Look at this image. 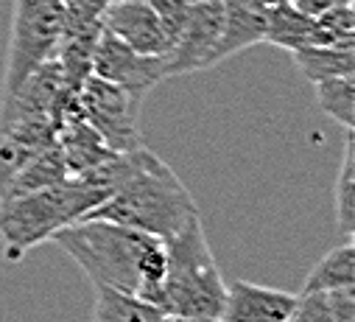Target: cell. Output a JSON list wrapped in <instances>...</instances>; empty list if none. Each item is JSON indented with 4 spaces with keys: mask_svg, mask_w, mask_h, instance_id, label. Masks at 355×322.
Masks as SVG:
<instances>
[{
    "mask_svg": "<svg viewBox=\"0 0 355 322\" xmlns=\"http://www.w3.org/2000/svg\"><path fill=\"white\" fill-rule=\"evenodd\" d=\"M162 322H221V319H210V316H165Z\"/></svg>",
    "mask_w": 355,
    "mask_h": 322,
    "instance_id": "cb8c5ba5",
    "label": "cell"
},
{
    "mask_svg": "<svg viewBox=\"0 0 355 322\" xmlns=\"http://www.w3.org/2000/svg\"><path fill=\"white\" fill-rule=\"evenodd\" d=\"M260 3H266V6H277V3H294V0H260Z\"/></svg>",
    "mask_w": 355,
    "mask_h": 322,
    "instance_id": "484cf974",
    "label": "cell"
},
{
    "mask_svg": "<svg viewBox=\"0 0 355 322\" xmlns=\"http://www.w3.org/2000/svg\"><path fill=\"white\" fill-rule=\"evenodd\" d=\"M137 3H148L151 9H157V6H162V3H168V0H137Z\"/></svg>",
    "mask_w": 355,
    "mask_h": 322,
    "instance_id": "d4e9b609",
    "label": "cell"
},
{
    "mask_svg": "<svg viewBox=\"0 0 355 322\" xmlns=\"http://www.w3.org/2000/svg\"><path fill=\"white\" fill-rule=\"evenodd\" d=\"M327 305L333 322H355V286L327 291Z\"/></svg>",
    "mask_w": 355,
    "mask_h": 322,
    "instance_id": "603a6c76",
    "label": "cell"
},
{
    "mask_svg": "<svg viewBox=\"0 0 355 322\" xmlns=\"http://www.w3.org/2000/svg\"><path fill=\"white\" fill-rule=\"evenodd\" d=\"M297 70L308 78L311 85L324 82L336 76H352L355 73V51L352 45H305L291 51Z\"/></svg>",
    "mask_w": 355,
    "mask_h": 322,
    "instance_id": "9a60e30c",
    "label": "cell"
},
{
    "mask_svg": "<svg viewBox=\"0 0 355 322\" xmlns=\"http://www.w3.org/2000/svg\"><path fill=\"white\" fill-rule=\"evenodd\" d=\"M316 101L327 118L341 124L344 129H355V82L352 76H336L316 82Z\"/></svg>",
    "mask_w": 355,
    "mask_h": 322,
    "instance_id": "44dd1931",
    "label": "cell"
},
{
    "mask_svg": "<svg viewBox=\"0 0 355 322\" xmlns=\"http://www.w3.org/2000/svg\"><path fill=\"white\" fill-rule=\"evenodd\" d=\"M224 6L221 0H191L188 20L165 53V78L191 76L213 67V53L221 37Z\"/></svg>",
    "mask_w": 355,
    "mask_h": 322,
    "instance_id": "ba28073f",
    "label": "cell"
},
{
    "mask_svg": "<svg viewBox=\"0 0 355 322\" xmlns=\"http://www.w3.org/2000/svg\"><path fill=\"white\" fill-rule=\"evenodd\" d=\"M311 20L291 3L269 6V26H266V42H272L283 51H297L311 45Z\"/></svg>",
    "mask_w": 355,
    "mask_h": 322,
    "instance_id": "ac0fdd59",
    "label": "cell"
},
{
    "mask_svg": "<svg viewBox=\"0 0 355 322\" xmlns=\"http://www.w3.org/2000/svg\"><path fill=\"white\" fill-rule=\"evenodd\" d=\"M93 76L118 85L129 96L146 101V96L165 82V56H146L123 45L112 34H101L93 53Z\"/></svg>",
    "mask_w": 355,
    "mask_h": 322,
    "instance_id": "9c48e42d",
    "label": "cell"
},
{
    "mask_svg": "<svg viewBox=\"0 0 355 322\" xmlns=\"http://www.w3.org/2000/svg\"><path fill=\"white\" fill-rule=\"evenodd\" d=\"M165 241V275L148 300L165 316L221 319L227 283L207 244L202 219L196 216Z\"/></svg>",
    "mask_w": 355,
    "mask_h": 322,
    "instance_id": "3957f363",
    "label": "cell"
},
{
    "mask_svg": "<svg viewBox=\"0 0 355 322\" xmlns=\"http://www.w3.org/2000/svg\"><path fill=\"white\" fill-rule=\"evenodd\" d=\"M78 112L90 124L101 140L112 151H132L143 146L140 135V107L143 101L121 90L118 85H110L98 76H87L84 85L76 93Z\"/></svg>",
    "mask_w": 355,
    "mask_h": 322,
    "instance_id": "8992f818",
    "label": "cell"
},
{
    "mask_svg": "<svg viewBox=\"0 0 355 322\" xmlns=\"http://www.w3.org/2000/svg\"><path fill=\"white\" fill-rule=\"evenodd\" d=\"M62 3H67V0H62Z\"/></svg>",
    "mask_w": 355,
    "mask_h": 322,
    "instance_id": "4316f807",
    "label": "cell"
},
{
    "mask_svg": "<svg viewBox=\"0 0 355 322\" xmlns=\"http://www.w3.org/2000/svg\"><path fill=\"white\" fill-rule=\"evenodd\" d=\"M53 244L67 253L96 289L151 300L165 275V241L107 219H81L59 230Z\"/></svg>",
    "mask_w": 355,
    "mask_h": 322,
    "instance_id": "7a4b0ae2",
    "label": "cell"
},
{
    "mask_svg": "<svg viewBox=\"0 0 355 322\" xmlns=\"http://www.w3.org/2000/svg\"><path fill=\"white\" fill-rule=\"evenodd\" d=\"M70 180L110 194L84 219H107L157 238H171L199 216V205L182 180L146 146L112 154L107 163Z\"/></svg>",
    "mask_w": 355,
    "mask_h": 322,
    "instance_id": "6da1fadb",
    "label": "cell"
},
{
    "mask_svg": "<svg viewBox=\"0 0 355 322\" xmlns=\"http://www.w3.org/2000/svg\"><path fill=\"white\" fill-rule=\"evenodd\" d=\"M294 303L297 294L291 291L235 280L224 291L221 322H286Z\"/></svg>",
    "mask_w": 355,
    "mask_h": 322,
    "instance_id": "8fae6325",
    "label": "cell"
},
{
    "mask_svg": "<svg viewBox=\"0 0 355 322\" xmlns=\"http://www.w3.org/2000/svg\"><path fill=\"white\" fill-rule=\"evenodd\" d=\"M110 194L81 180H64L59 185L0 202V241L3 258L20 264L34 247L51 241L59 230L81 221Z\"/></svg>",
    "mask_w": 355,
    "mask_h": 322,
    "instance_id": "277c9868",
    "label": "cell"
},
{
    "mask_svg": "<svg viewBox=\"0 0 355 322\" xmlns=\"http://www.w3.org/2000/svg\"><path fill=\"white\" fill-rule=\"evenodd\" d=\"M56 149H59V154L64 160V169H67L70 177H81L84 171L107 163L112 154H118L101 140V135L90 124L81 118L78 101L62 118V126L56 132Z\"/></svg>",
    "mask_w": 355,
    "mask_h": 322,
    "instance_id": "4fadbf2b",
    "label": "cell"
},
{
    "mask_svg": "<svg viewBox=\"0 0 355 322\" xmlns=\"http://www.w3.org/2000/svg\"><path fill=\"white\" fill-rule=\"evenodd\" d=\"M104 31L146 56H165L171 51V40L159 15L137 0H112L104 12Z\"/></svg>",
    "mask_w": 355,
    "mask_h": 322,
    "instance_id": "30bf717a",
    "label": "cell"
},
{
    "mask_svg": "<svg viewBox=\"0 0 355 322\" xmlns=\"http://www.w3.org/2000/svg\"><path fill=\"white\" fill-rule=\"evenodd\" d=\"M64 26L62 0H15L12 37L6 56V76L0 99L12 96L26 78L48 59H53Z\"/></svg>",
    "mask_w": 355,
    "mask_h": 322,
    "instance_id": "5b68a950",
    "label": "cell"
},
{
    "mask_svg": "<svg viewBox=\"0 0 355 322\" xmlns=\"http://www.w3.org/2000/svg\"><path fill=\"white\" fill-rule=\"evenodd\" d=\"M112 0H67L64 26L56 45V65L67 90L78 93L84 78L93 73V53L104 34V12Z\"/></svg>",
    "mask_w": 355,
    "mask_h": 322,
    "instance_id": "52a82bcc",
    "label": "cell"
},
{
    "mask_svg": "<svg viewBox=\"0 0 355 322\" xmlns=\"http://www.w3.org/2000/svg\"><path fill=\"white\" fill-rule=\"evenodd\" d=\"M70 180L67 169H64V160L53 146L42 149L40 154H34L28 163L20 169V174L9 183V188L3 191L0 202H9V199H17V196H26V194H34V191H42V188H51V185H59Z\"/></svg>",
    "mask_w": 355,
    "mask_h": 322,
    "instance_id": "5bb4252c",
    "label": "cell"
},
{
    "mask_svg": "<svg viewBox=\"0 0 355 322\" xmlns=\"http://www.w3.org/2000/svg\"><path fill=\"white\" fill-rule=\"evenodd\" d=\"M344 286H355V244L349 238L316 261L302 283V291H333Z\"/></svg>",
    "mask_w": 355,
    "mask_h": 322,
    "instance_id": "2e32d148",
    "label": "cell"
},
{
    "mask_svg": "<svg viewBox=\"0 0 355 322\" xmlns=\"http://www.w3.org/2000/svg\"><path fill=\"white\" fill-rule=\"evenodd\" d=\"M221 6L224 23L213 53V67L252 45L266 42V26H269V6L260 0H221Z\"/></svg>",
    "mask_w": 355,
    "mask_h": 322,
    "instance_id": "7c38bea8",
    "label": "cell"
},
{
    "mask_svg": "<svg viewBox=\"0 0 355 322\" xmlns=\"http://www.w3.org/2000/svg\"><path fill=\"white\" fill-rule=\"evenodd\" d=\"M355 42V12L349 0H338L311 20V45H352Z\"/></svg>",
    "mask_w": 355,
    "mask_h": 322,
    "instance_id": "ffe728a7",
    "label": "cell"
},
{
    "mask_svg": "<svg viewBox=\"0 0 355 322\" xmlns=\"http://www.w3.org/2000/svg\"><path fill=\"white\" fill-rule=\"evenodd\" d=\"M165 314L154 308L151 303L112 291V289H96V308H93V322H162Z\"/></svg>",
    "mask_w": 355,
    "mask_h": 322,
    "instance_id": "e0dca14e",
    "label": "cell"
},
{
    "mask_svg": "<svg viewBox=\"0 0 355 322\" xmlns=\"http://www.w3.org/2000/svg\"><path fill=\"white\" fill-rule=\"evenodd\" d=\"M344 154L333 188V202H336V224L344 238H352L355 232V143H352V129H344Z\"/></svg>",
    "mask_w": 355,
    "mask_h": 322,
    "instance_id": "d6986e66",
    "label": "cell"
},
{
    "mask_svg": "<svg viewBox=\"0 0 355 322\" xmlns=\"http://www.w3.org/2000/svg\"><path fill=\"white\" fill-rule=\"evenodd\" d=\"M349 3H352V0H349Z\"/></svg>",
    "mask_w": 355,
    "mask_h": 322,
    "instance_id": "83f0119b",
    "label": "cell"
},
{
    "mask_svg": "<svg viewBox=\"0 0 355 322\" xmlns=\"http://www.w3.org/2000/svg\"><path fill=\"white\" fill-rule=\"evenodd\" d=\"M286 322H333L330 305H327V291H302L297 294V303Z\"/></svg>",
    "mask_w": 355,
    "mask_h": 322,
    "instance_id": "7402d4cb",
    "label": "cell"
}]
</instances>
